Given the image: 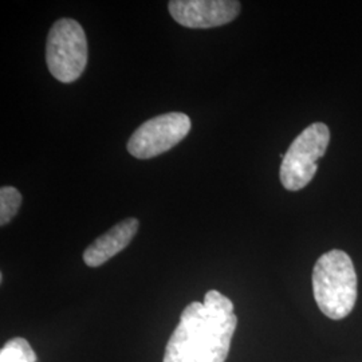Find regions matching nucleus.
<instances>
[{"label":"nucleus","mask_w":362,"mask_h":362,"mask_svg":"<svg viewBox=\"0 0 362 362\" xmlns=\"http://www.w3.org/2000/svg\"><path fill=\"white\" fill-rule=\"evenodd\" d=\"M46 64L52 77L71 83L88 65V39L77 21L62 18L52 25L46 45Z\"/></svg>","instance_id":"nucleus-3"},{"label":"nucleus","mask_w":362,"mask_h":362,"mask_svg":"<svg viewBox=\"0 0 362 362\" xmlns=\"http://www.w3.org/2000/svg\"><path fill=\"white\" fill-rule=\"evenodd\" d=\"M240 3L235 0H172L170 16L188 28H212L223 26L236 19Z\"/></svg>","instance_id":"nucleus-6"},{"label":"nucleus","mask_w":362,"mask_h":362,"mask_svg":"<svg viewBox=\"0 0 362 362\" xmlns=\"http://www.w3.org/2000/svg\"><path fill=\"white\" fill-rule=\"evenodd\" d=\"M330 143V130L324 122H314L303 130L287 149L279 172L281 182L288 191L305 188L318 170V160Z\"/></svg>","instance_id":"nucleus-4"},{"label":"nucleus","mask_w":362,"mask_h":362,"mask_svg":"<svg viewBox=\"0 0 362 362\" xmlns=\"http://www.w3.org/2000/svg\"><path fill=\"white\" fill-rule=\"evenodd\" d=\"M139 220L136 218L122 220L112 227L107 233L97 238L83 252V262L89 267H98L109 259L116 257L124 248L129 246L132 239L139 230Z\"/></svg>","instance_id":"nucleus-7"},{"label":"nucleus","mask_w":362,"mask_h":362,"mask_svg":"<svg viewBox=\"0 0 362 362\" xmlns=\"http://www.w3.org/2000/svg\"><path fill=\"white\" fill-rule=\"evenodd\" d=\"M22 194L13 187H1L0 189V224H8L22 206Z\"/></svg>","instance_id":"nucleus-9"},{"label":"nucleus","mask_w":362,"mask_h":362,"mask_svg":"<svg viewBox=\"0 0 362 362\" xmlns=\"http://www.w3.org/2000/svg\"><path fill=\"white\" fill-rule=\"evenodd\" d=\"M0 362H37V354L27 339L16 337L0 350Z\"/></svg>","instance_id":"nucleus-8"},{"label":"nucleus","mask_w":362,"mask_h":362,"mask_svg":"<svg viewBox=\"0 0 362 362\" xmlns=\"http://www.w3.org/2000/svg\"><path fill=\"white\" fill-rule=\"evenodd\" d=\"M238 317L233 303L216 290L189 303L169 338L163 362H226Z\"/></svg>","instance_id":"nucleus-1"},{"label":"nucleus","mask_w":362,"mask_h":362,"mask_svg":"<svg viewBox=\"0 0 362 362\" xmlns=\"http://www.w3.org/2000/svg\"><path fill=\"white\" fill-rule=\"evenodd\" d=\"M313 291L320 310L332 320H342L357 300V274L349 255L341 250L325 252L313 270Z\"/></svg>","instance_id":"nucleus-2"},{"label":"nucleus","mask_w":362,"mask_h":362,"mask_svg":"<svg viewBox=\"0 0 362 362\" xmlns=\"http://www.w3.org/2000/svg\"><path fill=\"white\" fill-rule=\"evenodd\" d=\"M191 125V118L180 112L153 117L132 134L128 152L141 160L165 153L188 136Z\"/></svg>","instance_id":"nucleus-5"}]
</instances>
